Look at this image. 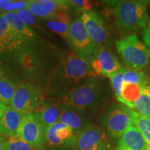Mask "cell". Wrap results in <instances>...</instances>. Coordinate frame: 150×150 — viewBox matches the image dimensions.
I'll use <instances>...</instances> for the list:
<instances>
[{"instance_id": "52a82bcc", "label": "cell", "mask_w": 150, "mask_h": 150, "mask_svg": "<svg viewBox=\"0 0 150 150\" xmlns=\"http://www.w3.org/2000/svg\"><path fill=\"white\" fill-rule=\"evenodd\" d=\"M88 63L94 76H103L110 78L121 72L125 67L115 54L106 47H98Z\"/></svg>"}, {"instance_id": "f546056e", "label": "cell", "mask_w": 150, "mask_h": 150, "mask_svg": "<svg viewBox=\"0 0 150 150\" xmlns=\"http://www.w3.org/2000/svg\"><path fill=\"white\" fill-rule=\"evenodd\" d=\"M28 4V1H12V2L7 6L5 8V11H16L19 9L26 8Z\"/></svg>"}, {"instance_id": "603a6c76", "label": "cell", "mask_w": 150, "mask_h": 150, "mask_svg": "<svg viewBox=\"0 0 150 150\" xmlns=\"http://www.w3.org/2000/svg\"><path fill=\"white\" fill-rule=\"evenodd\" d=\"M16 83L10 79L3 76L0 79V103L5 106H8L17 89Z\"/></svg>"}, {"instance_id": "2e32d148", "label": "cell", "mask_w": 150, "mask_h": 150, "mask_svg": "<svg viewBox=\"0 0 150 150\" xmlns=\"http://www.w3.org/2000/svg\"><path fill=\"white\" fill-rule=\"evenodd\" d=\"M24 45V41L11 29L4 14L0 15V52L13 51Z\"/></svg>"}, {"instance_id": "4dcf8cb0", "label": "cell", "mask_w": 150, "mask_h": 150, "mask_svg": "<svg viewBox=\"0 0 150 150\" xmlns=\"http://www.w3.org/2000/svg\"><path fill=\"white\" fill-rule=\"evenodd\" d=\"M142 38L145 46L150 49V19L148 20L145 27L142 30Z\"/></svg>"}, {"instance_id": "7a4b0ae2", "label": "cell", "mask_w": 150, "mask_h": 150, "mask_svg": "<svg viewBox=\"0 0 150 150\" xmlns=\"http://www.w3.org/2000/svg\"><path fill=\"white\" fill-rule=\"evenodd\" d=\"M112 13L115 27L122 33L127 35L142 31L149 20L146 1H117Z\"/></svg>"}, {"instance_id": "e0dca14e", "label": "cell", "mask_w": 150, "mask_h": 150, "mask_svg": "<svg viewBox=\"0 0 150 150\" xmlns=\"http://www.w3.org/2000/svg\"><path fill=\"white\" fill-rule=\"evenodd\" d=\"M114 150H146L145 139L134 123L118 140Z\"/></svg>"}, {"instance_id": "d6a6232c", "label": "cell", "mask_w": 150, "mask_h": 150, "mask_svg": "<svg viewBox=\"0 0 150 150\" xmlns=\"http://www.w3.org/2000/svg\"><path fill=\"white\" fill-rule=\"evenodd\" d=\"M6 106H5V105H4L0 103V117L2 116L4 112V110H5Z\"/></svg>"}, {"instance_id": "9c48e42d", "label": "cell", "mask_w": 150, "mask_h": 150, "mask_svg": "<svg viewBox=\"0 0 150 150\" xmlns=\"http://www.w3.org/2000/svg\"><path fill=\"white\" fill-rule=\"evenodd\" d=\"M41 89L39 86L26 81L17 87L10 106L23 115L34 111L40 102Z\"/></svg>"}, {"instance_id": "7c38bea8", "label": "cell", "mask_w": 150, "mask_h": 150, "mask_svg": "<svg viewBox=\"0 0 150 150\" xmlns=\"http://www.w3.org/2000/svg\"><path fill=\"white\" fill-rule=\"evenodd\" d=\"M76 147L79 150H110V144L104 133L92 125L76 135Z\"/></svg>"}, {"instance_id": "4fadbf2b", "label": "cell", "mask_w": 150, "mask_h": 150, "mask_svg": "<svg viewBox=\"0 0 150 150\" xmlns=\"http://www.w3.org/2000/svg\"><path fill=\"white\" fill-rule=\"evenodd\" d=\"M74 6L69 1L56 0H31L28 1L27 6L31 13L43 20H52L58 12L69 11Z\"/></svg>"}, {"instance_id": "30bf717a", "label": "cell", "mask_w": 150, "mask_h": 150, "mask_svg": "<svg viewBox=\"0 0 150 150\" xmlns=\"http://www.w3.org/2000/svg\"><path fill=\"white\" fill-rule=\"evenodd\" d=\"M86 31L98 47H106L111 41L110 27L100 15L93 11H85L80 16Z\"/></svg>"}, {"instance_id": "5bb4252c", "label": "cell", "mask_w": 150, "mask_h": 150, "mask_svg": "<svg viewBox=\"0 0 150 150\" xmlns=\"http://www.w3.org/2000/svg\"><path fill=\"white\" fill-rule=\"evenodd\" d=\"M63 106L59 99L41 100L33 113L47 128L59 121Z\"/></svg>"}, {"instance_id": "4316f807", "label": "cell", "mask_w": 150, "mask_h": 150, "mask_svg": "<svg viewBox=\"0 0 150 150\" xmlns=\"http://www.w3.org/2000/svg\"><path fill=\"white\" fill-rule=\"evenodd\" d=\"M124 76H125V67L121 72L117 73L115 76L109 78L110 83H111L112 91H113L114 95L117 99L119 98L122 92L124 83H125Z\"/></svg>"}, {"instance_id": "836d02e7", "label": "cell", "mask_w": 150, "mask_h": 150, "mask_svg": "<svg viewBox=\"0 0 150 150\" xmlns=\"http://www.w3.org/2000/svg\"><path fill=\"white\" fill-rule=\"evenodd\" d=\"M60 150H79L77 148H76V146L74 147H65L63 148V149H60Z\"/></svg>"}, {"instance_id": "484cf974", "label": "cell", "mask_w": 150, "mask_h": 150, "mask_svg": "<svg viewBox=\"0 0 150 150\" xmlns=\"http://www.w3.org/2000/svg\"><path fill=\"white\" fill-rule=\"evenodd\" d=\"M124 81L125 83L146 84L145 74L141 70H133L128 67H125Z\"/></svg>"}, {"instance_id": "d6986e66", "label": "cell", "mask_w": 150, "mask_h": 150, "mask_svg": "<svg viewBox=\"0 0 150 150\" xmlns=\"http://www.w3.org/2000/svg\"><path fill=\"white\" fill-rule=\"evenodd\" d=\"M24 115H25L17 111L11 106H6L4 112L0 117V134L7 137L17 135V131Z\"/></svg>"}, {"instance_id": "3957f363", "label": "cell", "mask_w": 150, "mask_h": 150, "mask_svg": "<svg viewBox=\"0 0 150 150\" xmlns=\"http://www.w3.org/2000/svg\"><path fill=\"white\" fill-rule=\"evenodd\" d=\"M101 85L96 76H91L83 83L59 98L65 106L86 111L97 108L100 101Z\"/></svg>"}, {"instance_id": "1f68e13d", "label": "cell", "mask_w": 150, "mask_h": 150, "mask_svg": "<svg viewBox=\"0 0 150 150\" xmlns=\"http://www.w3.org/2000/svg\"><path fill=\"white\" fill-rule=\"evenodd\" d=\"M8 137H7L5 135L0 134V150H4V145L6 140Z\"/></svg>"}, {"instance_id": "d4e9b609", "label": "cell", "mask_w": 150, "mask_h": 150, "mask_svg": "<svg viewBox=\"0 0 150 150\" xmlns=\"http://www.w3.org/2000/svg\"><path fill=\"white\" fill-rule=\"evenodd\" d=\"M4 150H38L27 143L18 135L8 137L6 140Z\"/></svg>"}, {"instance_id": "e575fe53", "label": "cell", "mask_w": 150, "mask_h": 150, "mask_svg": "<svg viewBox=\"0 0 150 150\" xmlns=\"http://www.w3.org/2000/svg\"><path fill=\"white\" fill-rule=\"evenodd\" d=\"M2 76H3V71L1 69V67H0V79H1V77H3Z\"/></svg>"}, {"instance_id": "44dd1931", "label": "cell", "mask_w": 150, "mask_h": 150, "mask_svg": "<svg viewBox=\"0 0 150 150\" xmlns=\"http://www.w3.org/2000/svg\"><path fill=\"white\" fill-rule=\"evenodd\" d=\"M147 84H129L124 83L122 92L117 99L118 102L131 109H134L137 102L142 93L143 86Z\"/></svg>"}, {"instance_id": "5b68a950", "label": "cell", "mask_w": 150, "mask_h": 150, "mask_svg": "<svg viewBox=\"0 0 150 150\" xmlns=\"http://www.w3.org/2000/svg\"><path fill=\"white\" fill-rule=\"evenodd\" d=\"M102 123L110 139L118 141L127 129L133 125L130 108L122 104H112L105 112Z\"/></svg>"}, {"instance_id": "8992f818", "label": "cell", "mask_w": 150, "mask_h": 150, "mask_svg": "<svg viewBox=\"0 0 150 150\" xmlns=\"http://www.w3.org/2000/svg\"><path fill=\"white\" fill-rule=\"evenodd\" d=\"M67 42L74 53L88 61L98 47L92 40L80 18L71 22Z\"/></svg>"}, {"instance_id": "ac0fdd59", "label": "cell", "mask_w": 150, "mask_h": 150, "mask_svg": "<svg viewBox=\"0 0 150 150\" xmlns=\"http://www.w3.org/2000/svg\"><path fill=\"white\" fill-rule=\"evenodd\" d=\"M3 14L11 29L24 41V44L27 45L35 40L36 38L35 32L24 23L16 11L6 12Z\"/></svg>"}, {"instance_id": "9a60e30c", "label": "cell", "mask_w": 150, "mask_h": 150, "mask_svg": "<svg viewBox=\"0 0 150 150\" xmlns=\"http://www.w3.org/2000/svg\"><path fill=\"white\" fill-rule=\"evenodd\" d=\"M59 121L68 127L76 136L90 125L83 111L65 106L59 116Z\"/></svg>"}, {"instance_id": "f1b7e54d", "label": "cell", "mask_w": 150, "mask_h": 150, "mask_svg": "<svg viewBox=\"0 0 150 150\" xmlns=\"http://www.w3.org/2000/svg\"><path fill=\"white\" fill-rule=\"evenodd\" d=\"M74 8L77 10L81 11L82 12L85 11H91L92 7H93V4L91 1H86V0H72L69 1Z\"/></svg>"}, {"instance_id": "ffe728a7", "label": "cell", "mask_w": 150, "mask_h": 150, "mask_svg": "<svg viewBox=\"0 0 150 150\" xmlns=\"http://www.w3.org/2000/svg\"><path fill=\"white\" fill-rule=\"evenodd\" d=\"M69 11H61L58 12L55 17L50 20H45V26L63 38L65 40L67 41L69 29L72 20H71Z\"/></svg>"}, {"instance_id": "ba28073f", "label": "cell", "mask_w": 150, "mask_h": 150, "mask_svg": "<svg viewBox=\"0 0 150 150\" xmlns=\"http://www.w3.org/2000/svg\"><path fill=\"white\" fill-rule=\"evenodd\" d=\"M47 128L33 112L24 115L17 135L38 150H45Z\"/></svg>"}, {"instance_id": "8fae6325", "label": "cell", "mask_w": 150, "mask_h": 150, "mask_svg": "<svg viewBox=\"0 0 150 150\" xmlns=\"http://www.w3.org/2000/svg\"><path fill=\"white\" fill-rule=\"evenodd\" d=\"M76 146V135L66 125L58 121L46 129L45 150H60Z\"/></svg>"}, {"instance_id": "7402d4cb", "label": "cell", "mask_w": 150, "mask_h": 150, "mask_svg": "<svg viewBox=\"0 0 150 150\" xmlns=\"http://www.w3.org/2000/svg\"><path fill=\"white\" fill-rule=\"evenodd\" d=\"M130 113L133 123L139 129L145 139L146 150H150V119L142 117L131 108Z\"/></svg>"}, {"instance_id": "6da1fadb", "label": "cell", "mask_w": 150, "mask_h": 150, "mask_svg": "<svg viewBox=\"0 0 150 150\" xmlns=\"http://www.w3.org/2000/svg\"><path fill=\"white\" fill-rule=\"evenodd\" d=\"M91 76H94L88 61L72 52L62 59L52 73L47 84L48 91L52 95L63 96Z\"/></svg>"}, {"instance_id": "cb8c5ba5", "label": "cell", "mask_w": 150, "mask_h": 150, "mask_svg": "<svg viewBox=\"0 0 150 150\" xmlns=\"http://www.w3.org/2000/svg\"><path fill=\"white\" fill-rule=\"evenodd\" d=\"M133 110L142 117L150 119V86H143L141 95L135 104Z\"/></svg>"}, {"instance_id": "83f0119b", "label": "cell", "mask_w": 150, "mask_h": 150, "mask_svg": "<svg viewBox=\"0 0 150 150\" xmlns=\"http://www.w3.org/2000/svg\"><path fill=\"white\" fill-rule=\"evenodd\" d=\"M16 11L18 13L20 18L22 19L24 23L29 27H33H33L38 26L39 22L41 21V20H40V18L34 16L33 13H31L27 8L19 9V10H17Z\"/></svg>"}, {"instance_id": "277c9868", "label": "cell", "mask_w": 150, "mask_h": 150, "mask_svg": "<svg viewBox=\"0 0 150 150\" xmlns=\"http://www.w3.org/2000/svg\"><path fill=\"white\" fill-rule=\"evenodd\" d=\"M118 53L128 68L141 70L149 63L150 50L136 34L127 35L115 42Z\"/></svg>"}]
</instances>
